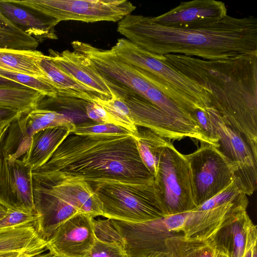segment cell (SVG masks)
I'll use <instances>...</instances> for the list:
<instances>
[{
	"instance_id": "obj_1",
	"label": "cell",
	"mask_w": 257,
	"mask_h": 257,
	"mask_svg": "<svg viewBox=\"0 0 257 257\" xmlns=\"http://www.w3.org/2000/svg\"><path fill=\"white\" fill-rule=\"evenodd\" d=\"M117 31L156 59L170 54L208 60L257 56V19L253 16L227 15L217 22L175 28L131 14L118 22Z\"/></svg>"
},
{
	"instance_id": "obj_2",
	"label": "cell",
	"mask_w": 257,
	"mask_h": 257,
	"mask_svg": "<svg viewBox=\"0 0 257 257\" xmlns=\"http://www.w3.org/2000/svg\"><path fill=\"white\" fill-rule=\"evenodd\" d=\"M159 58L205 88L211 107L257 153V56L208 60L170 54Z\"/></svg>"
},
{
	"instance_id": "obj_3",
	"label": "cell",
	"mask_w": 257,
	"mask_h": 257,
	"mask_svg": "<svg viewBox=\"0 0 257 257\" xmlns=\"http://www.w3.org/2000/svg\"><path fill=\"white\" fill-rule=\"evenodd\" d=\"M33 171L57 178L80 177L87 182L147 183L154 180L140 158L133 135L71 133L49 160Z\"/></svg>"
},
{
	"instance_id": "obj_4",
	"label": "cell",
	"mask_w": 257,
	"mask_h": 257,
	"mask_svg": "<svg viewBox=\"0 0 257 257\" xmlns=\"http://www.w3.org/2000/svg\"><path fill=\"white\" fill-rule=\"evenodd\" d=\"M111 49L120 59L137 68L151 86L190 114L211 107L205 88L126 39H118Z\"/></svg>"
},
{
	"instance_id": "obj_5",
	"label": "cell",
	"mask_w": 257,
	"mask_h": 257,
	"mask_svg": "<svg viewBox=\"0 0 257 257\" xmlns=\"http://www.w3.org/2000/svg\"><path fill=\"white\" fill-rule=\"evenodd\" d=\"M98 197L102 216L130 223L148 221L165 216L154 180L134 183L117 180L88 182Z\"/></svg>"
},
{
	"instance_id": "obj_6",
	"label": "cell",
	"mask_w": 257,
	"mask_h": 257,
	"mask_svg": "<svg viewBox=\"0 0 257 257\" xmlns=\"http://www.w3.org/2000/svg\"><path fill=\"white\" fill-rule=\"evenodd\" d=\"M154 184L165 216L189 212L196 207L189 163L170 140L162 149Z\"/></svg>"
},
{
	"instance_id": "obj_7",
	"label": "cell",
	"mask_w": 257,
	"mask_h": 257,
	"mask_svg": "<svg viewBox=\"0 0 257 257\" xmlns=\"http://www.w3.org/2000/svg\"><path fill=\"white\" fill-rule=\"evenodd\" d=\"M14 2L39 14L61 21L119 22L136 8L127 0H28Z\"/></svg>"
},
{
	"instance_id": "obj_8",
	"label": "cell",
	"mask_w": 257,
	"mask_h": 257,
	"mask_svg": "<svg viewBox=\"0 0 257 257\" xmlns=\"http://www.w3.org/2000/svg\"><path fill=\"white\" fill-rule=\"evenodd\" d=\"M187 216L188 212L140 223L111 221L124 241L127 257H154L167 252L168 238L183 234Z\"/></svg>"
},
{
	"instance_id": "obj_9",
	"label": "cell",
	"mask_w": 257,
	"mask_h": 257,
	"mask_svg": "<svg viewBox=\"0 0 257 257\" xmlns=\"http://www.w3.org/2000/svg\"><path fill=\"white\" fill-rule=\"evenodd\" d=\"M184 155L190 169L196 207L234 181V170L231 162L214 146L201 143L197 150Z\"/></svg>"
},
{
	"instance_id": "obj_10",
	"label": "cell",
	"mask_w": 257,
	"mask_h": 257,
	"mask_svg": "<svg viewBox=\"0 0 257 257\" xmlns=\"http://www.w3.org/2000/svg\"><path fill=\"white\" fill-rule=\"evenodd\" d=\"M218 137V150L231 163L234 182L240 191L251 195L256 187L257 154L240 133L227 123L212 107L207 109Z\"/></svg>"
},
{
	"instance_id": "obj_11",
	"label": "cell",
	"mask_w": 257,
	"mask_h": 257,
	"mask_svg": "<svg viewBox=\"0 0 257 257\" xmlns=\"http://www.w3.org/2000/svg\"><path fill=\"white\" fill-rule=\"evenodd\" d=\"M116 89L130 108L136 126L148 128L169 140L189 137L202 142L193 131L127 87L120 85Z\"/></svg>"
},
{
	"instance_id": "obj_12",
	"label": "cell",
	"mask_w": 257,
	"mask_h": 257,
	"mask_svg": "<svg viewBox=\"0 0 257 257\" xmlns=\"http://www.w3.org/2000/svg\"><path fill=\"white\" fill-rule=\"evenodd\" d=\"M32 185L94 218L102 216V204L89 183L80 177L57 178L32 171Z\"/></svg>"
},
{
	"instance_id": "obj_13",
	"label": "cell",
	"mask_w": 257,
	"mask_h": 257,
	"mask_svg": "<svg viewBox=\"0 0 257 257\" xmlns=\"http://www.w3.org/2000/svg\"><path fill=\"white\" fill-rule=\"evenodd\" d=\"M32 169L22 160H9L0 149V204L9 210L37 214L33 195Z\"/></svg>"
},
{
	"instance_id": "obj_14",
	"label": "cell",
	"mask_w": 257,
	"mask_h": 257,
	"mask_svg": "<svg viewBox=\"0 0 257 257\" xmlns=\"http://www.w3.org/2000/svg\"><path fill=\"white\" fill-rule=\"evenodd\" d=\"M73 51L88 58L104 76L121 84L146 99L151 85L142 77L137 68L120 59L111 49H102L91 44L74 41Z\"/></svg>"
},
{
	"instance_id": "obj_15",
	"label": "cell",
	"mask_w": 257,
	"mask_h": 257,
	"mask_svg": "<svg viewBox=\"0 0 257 257\" xmlns=\"http://www.w3.org/2000/svg\"><path fill=\"white\" fill-rule=\"evenodd\" d=\"M92 218L78 212L59 226L47 241L51 257H85L94 243Z\"/></svg>"
},
{
	"instance_id": "obj_16",
	"label": "cell",
	"mask_w": 257,
	"mask_h": 257,
	"mask_svg": "<svg viewBox=\"0 0 257 257\" xmlns=\"http://www.w3.org/2000/svg\"><path fill=\"white\" fill-rule=\"evenodd\" d=\"M206 240L224 257H242L247 248L256 243V226L246 210H242L226 218Z\"/></svg>"
},
{
	"instance_id": "obj_17",
	"label": "cell",
	"mask_w": 257,
	"mask_h": 257,
	"mask_svg": "<svg viewBox=\"0 0 257 257\" xmlns=\"http://www.w3.org/2000/svg\"><path fill=\"white\" fill-rule=\"evenodd\" d=\"M63 71L91 92L107 99L111 97L109 78L102 75L83 54L68 50H49L48 55Z\"/></svg>"
},
{
	"instance_id": "obj_18",
	"label": "cell",
	"mask_w": 257,
	"mask_h": 257,
	"mask_svg": "<svg viewBox=\"0 0 257 257\" xmlns=\"http://www.w3.org/2000/svg\"><path fill=\"white\" fill-rule=\"evenodd\" d=\"M48 126V121L40 109L23 113L10 123L0 140V149L9 160H22L29 150L33 135Z\"/></svg>"
},
{
	"instance_id": "obj_19",
	"label": "cell",
	"mask_w": 257,
	"mask_h": 257,
	"mask_svg": "<svg viewBox=\"0 0 257 257\" xmlns=\"http://www.w3.org/2000/svg\"><path fill=\"white\" fill-rule=\"evenodd\" d=\"M227 15L226 7L222 2L193 0L181 2L169 11L151 18L158 24L180 28L192 24L217 22Z\"/></svg>"
},
{
	"instance_id": "obj_20",
	"label": "cell",
	"mask_w": 257,
	"mask_h": 257,
	"mask_svg": "<svg viewBox=\"0 0 257 257\" xmlns=\"http://www.w3.org/2000/svg\"><path fill=\"white\" fill-rule=\"evenodd\" d=\"M248 204L247 195L241 193L234 200L216 207L189 211L183 233L186 237L207 240L226 218L239 211L246 210Z\"/></svg>"
},
{
	"instance_id": "obj_21",
	"label": "cell",
	"mask_w": 257,
	"mask_h": 257,
	"mask_svg": "<svg viewBox=\"0 0 257 257\" xmlns=\"http://www.w3.org/2000/svg\"><path fill=\"white\" fill-rule=\"evenodd\" d=\"M35 208L39 217L35 227L47 241L57 228L78 212L67 202L33 186Z\"/></svg>"
},
{
	"instance_id": "obj_22",
	"label": "cell",
	"mask_w": 257,
	"mask_h": 257,
	"mask_svg": "<svg viewBox=\"0 0 257 257\" xmlns=\"http://www.w3.org/2000/svg\"><path fill=\"white\" fill-rule=\"evenodd\" d=\"M0 12L18 29L39 42L58 39L54 29L57 24L53 19L16 4L13 0H0Z\"/></svg>"
},
{
	"instance_id": "obj_23",
	"label": "cell",
	"mask_w": 257,
	"mask_h": 257,
	"mask_svg": "<svg viewBox=\"0 0 257 257\" xmlns=\"http://www.w3.org/2000/svg\"><path fill=\"white\" fill-rule=\"evenodd\" d=\"M74 130L67 126H56L38 131L33 135L29 150L22 161L33 171L39 169Z\"/></svg>"
},
{
	"instance_id": "obj_24",
	"label": "cell",
	"mask_w": 257,
	"mask_h": 257,
	"mask_svg": "<svg viewBox=\"0 0 257 257\" xmlns=\"http://www.w3.org/2000/svg\"><path fill=\"white\" fill-rule=\"evenodd\" d=\"M47 241L30 224L0 229V252L19 251L34 256L46 249Z\"/></svg>"
},
{
	"instance_id": "obj_25",
	"label": "cell",
	"mask_w": 257,
	"mask_h": 257,
	"mask_svg": "<svg viewBox=\"0 0 257 257\" xmlns=\"http://www.w3.org/2000/svg\"><path fill=\"white\" fill-rule=\"evenodd\" d=\"M39 66L46 79L57 90L58 98L65 96L82 99L86 102H93L97 97H101L90 91L61 70L49 56L45 55Z\"/></svg>"
},
{
	"instance_id": "obj_26",
	"label": "cell",
	"mask_w": 257,
	"mask_h": 257,
	"mask_svg": "<svg viewBox=\"0 0 257 257\" xmlns=\"http://www.w3.org/2000/svg\"><path fill=\"white\" fill-rule=\"evenodd\" d=\"M44 56L36 50L0 49V68L46 78L39 66Z\"/></svg>"
},
{
	"instance_id": "obj_27",
	"label": "cell",
	"mask_w": 257,
	"mask_h": 257,
	"mask_svg": "<svg viewBox=\"0 0 257 257\" xmlns=\"http://www.w3.org/2000/svg\"><path fill=\"white\" fill-rule=\"evenodd\" d=\"M166 247L169 257H224L206 240L186 237L183 234L168 238Z\"/></svg>"
},
{
	"instance_id": "obj_28",
	"label": "cell",
	"mask_w": 257,
	"mask_h": 257,
	"mask_svg": "<svg viewBox=\"0 0 257 257\" xmlns=\"http://www.w3.org/2000/svg\"><path fill=\"white\" fill-rule=\"evenodd\" d=\"M135 137L140 158L154 177L157 173L162 149L166 144L168 139L146 128L143 130L138 128V134Z\"/></svg>"
},
{
	"instance_id": "obj_29",
	"label": "cell",
	"mask_w": 257,
	"mask_h": 257,
	"mask_svg": "<svg viewBox=\"0 0 257 257\" xmlns=\"http://www.w3.org/2000/svg\"><path fill=\"white\" fill-rule=\"evenodd\" d=\"M109 86L111 91V98L105 99L98 97L93 102L100 105L106 111L114 124L127 130L134 136H137L138 126L133 120L130 108L116 90L114 82L112 81Z\"/></svg>"
},
{
	"instance_id": "obj_30",
	"label": "cell",
	"mask_w": 257,
	"mask_h": 257,
	"mask_svg": "<svg viewBox=\"0 0 257 257\" xmlns=\"http://www.w3.org/2000/svg\"><path fill=\"white\" fill-rule=\"evenodd\" d=\"M45 97L31 89L0 88V106L22 113L37 108Z\"/></svg>"
},
{
	"instance_id": "obj_31",
	"label": "cell",
	"mask_w": 257,
	"mask_h": 257,
	"mask_svg": "<svg viewBox=\"0 0 257 257\" xmlns=\"http://www.w3.org/2000/svg\"><path fill=\"white\" fill-rule=\"evenodd\" d=\"M39 42L24 33L0 12V49L36 50Z\"/></svg>"
},
{
	"instance_id": "obj_32",
	"label": "cell",
	"mask_w": 257,
	"mask_h": 257,
	"mask_svg": "<svg viewBox=\"0 0 257 257\" xmlns=\"http://www.w3.org/2000/svg\"><path fill=\"white\" fill-rule=\"evenodd\" d=\"M0 76L9 79L25 87L37 91L46 97L57 99L58 92L45 78L0 68Z\"/></svg>"
},
{
	"instance_id": "obj_33",
	"label": "cell",
	"mask_w": 257,
	"mask_h": 257,
	"mask_svg": "<svg viewBox=\"0 0 257 257\" xmlns=\"http://www.w3.org/2000/svg\"><path fill=\"white\" fill-rule=\"evenodd\" d=\"M72 133L77 135H132L127 130L112 123L75 124Z\"/></svg>"
},
{
	"instance_id": "obj_34",
	"label": "cell",
	"mask_w": 257,
	"mask_h": 257,
	"mask_svg": "<svg viewBox=\"0 0 257 257\" xmlns=\"http://www.w3.org/2000/svg\"><path fill=\"white\" fill-rule=\"evenodd\" d=\"M94 234L96 239L104 242L120 243L124 246V241L114 227L111 219H92Z\"/></svg>"
},
{
	"instance_id": "obj_35",
	"label": "cell",
	"mask_w": 257,
	"mask_h": 257,
	"mask_svg": "<svg viewBox=\"0 0 257 257\" xmlns=\"http://www.w3.org/2000/svg\"><path fill=\"white\" fill-rule=\"evenodd\" d=\"M241 193H243L233 181L214 196L192 210L203 211L216 207L234 200Z\"/></svg>"
},
{
	"instance_id": "obj_36",
	"label": "cell",
	"mask_w": 257,
	"mask_h": 257,
	"mask_svg": "<svg viewBox=\"0 0 257 257\" xmlns=\"http://www.w3.org/2000/svg\"><path fill=\"white\" fill-rule=\"evenodd\" d=\"M85 257H127V255L123 245L120 243L96 239Z\"/></svg>"
},
{
	"instance_id": "obj_37",
	"label": "cell",
	"mask_w": 257,
	"mask_h": 257,
	"mask_svg": "<svg viewBox=\"0 0 257 257\" xmlns=\"http://www.w3.org/2000/svg\"><path fill=\"white\" fill-rule=\"evenodd\" d=\"M38 217V214L8 209L6 214L0 219V229L30 224L35 226Z\"/></svg>"
},
{
	"instance_id": "obj_38",
	"label": "cell",
	"mask_w": 257,
	"mask_h": 257,
	"mask_svg": "<svg viewBox=\"0 0 257 257\" xmlns=\"http://www.w3.org/2000/svg\"><path fill=\"white\" fill-rule=\"evenodd\" d=\"M207 109L206 110L196 109L194 111L193 115L202 131L212 141L214 146L217 147L218 145L217 135Z\"/></svg>"
},
{
	"instance_id": "obj_39",
	"label": "cell",
	"mask_w": 257,
	"mask_h": 257,
	"mask_svg": "<svg viewBox=\"0 0 257 257\" xmlns=\"http://www.w3.org/2000/svg\"><path fill=\"white\" fill-rule=\"evenodd\" d=\"M85 109L88 117L95 123L114 124L106 111L97 103L86 102Z\"/></svg>"
},
{
	"instance_id": "obj_40",
	"label": "cell",
	"mask_w": 257,
	"mask_h": 257,
	"mask_svg": "<svg viewBox=\"0 0 257 257\" xmlns=\"http://www.w3.org/2000/svg\"><path fill=\"white\" fill-rule=\"evenodd\" d=\"M22 113L19 110L0 106V125L10 123Z\"/></svg>"
},
{
	"instance_id": "obj_41",
	"label": "cell",
	"mask_w": 257,
	"mask_h": 257,
	"mask_svg": "<svg viewBox=\"0 0 257 257\" xmlns=\"http://www.w3.org/2000/svg\"><path fill=\"white\" fill-rule=\"evenodd\" d=\"M0 88L29 89L16 82L0 76Z\"/></svg>"
},
{
	"instance_id": "obj_42",
	"label": "cell",
	"mask_w": 257,
	"mask_h": 257,
	"mask_svg": "<svg viewBox=\"0 0 257 257\" xmlns=\"http://www.w3.org/2000/svg\"><path fill=\"white\" fill-rule=\"evenodd\" d=\"M23 252L19 251H8L0 252V257H30Z\"/></svg>"
},
{
	"instance_id": "obj_43",
	"label": "cell",
	"mask_w": 257,
	"mask_h": 257,
	"mask_svg": "<svg viewBox=\"0 0 257 257\" xmlns=\"http://www.w3.org/2000/svg\"><path fill=\"white\" fill-rule=\"evenodd\" d=\"M256 243L248 247L242 257H256Z\"/></svg>"
},
{
	"instance_id": "obj_44",
	"label": "cell",
	"mask_w": 257,
	"mask_h": 257,
	"mask_svg": "<svg viewBox=\"0 0 257 257\" xmlns=\"http://www.w3.org/2000/svg\"><path fill=\"white\" fill-rule=\"evenodd\" d=\"M10 123L0 125V140L7 130Z\"/></svg>"
},
{
	"instance_id": "obj_45",
	"label": "cell",
	"mask_w": 257,
	"mask_h": 257,
	"mask_svg": "<svg viewBox=\"0 0 257 257\" xmlns=\"http://www.w3.org/2000/svg\"><path fill=\"white\" fill-rule=\"evenodd\" d=\"M8 209L0 204V219H1L7 213Z\"/></svg>"
},
{
	"instance_id": "obj_46",
	"label": "cell",
	"mask_w": 257,
	"mask_h": 257,
	"mask_svg": "<svg viewBox=\"0 0 257 257\" xmlns=\"http://www.w3.org/2000/svg\"><path fill=\"white\" fill-rule=\"evenodd\" d=\"M154 257H169V255H168L167 251V252L160 253L155 255Z\"/></svg>"
},
{
	"instance_id": "obj_47",
	"label": "cell",
	"mask_w": 257,
	"mask_h": 257,
	"mask_svg": "<svg viewBox=\"0 0 257 257\" xmlns=\"http://www.w3.org/2000/svg\"><path fill=\"white\" fill-rule=\"evenodd\" d=\"M30 257H51L50 254L48 253L47 254H39L38 255L34 256H30Z\"/></svg>"
}]
</instances>
